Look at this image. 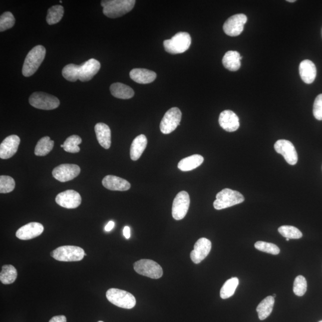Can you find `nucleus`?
Wrapping results in <instances>:
<instances>
[{
  "label": "nucleus",
  "mask_w": 322,
  "mask_h": 322,
  "mask_svg": "<svg viewBox=\"0 0 322 322\" xmlns=\"http://www.w3.org/2000/svg\"><path fill=\"white\" fill-rule=\"evenodd\" d=\"M101 69V64L95 59L84 62L81 65L69 64L64 68L62 75L66 80L76 82L78 80L87 82L92 79Z\"/></svg>",
  "instance_id": "nucleus-1"
},
{
  "label": "nucleus",
  "mask_w": 322,
  "mask_h": 322,
  "mask_svg": "<svg viewBox=\"0 0 322 322\" xmlns=\"http://www.w3.org/2000/svg\"><path fill=\"white\" fill-rule=\"evenodd\" d=\"M135 4V0H106L101 2L103 14L112 19L120 18L129 13Z\"/></svg>",
  "instance_id": "nucleus-2"
},
{
  "label": "nucleus",
  "mask_w": 322,
  "mask_h": 322,
  "mask_svg": "<svg viewBox=\"0 0 322 322\" xmlns=\"http://www.w3.org/2000/svg\"><path fill=\"white\" fill-rule=\"evenodd\" d=\"M46 50L45 47L39 45L28 53L25 60L23 68V74L25 77L32 76L36 73L41 64L45 60Z\"/></svg>",
  "instance_id": "nucleus-3"
},
{
  "label": "nucleus",
  "mask_w": 322,
  "mask_h": 322,
  "mask_svg": "<svg viewBox=\"0 0 322 322\" xmlns=\"http://www.w3.org/2000/svg\"><path fill=\"white\" fill-rule=\"evenodd\" d=\"M191 42L189 34L180 32L172 37V39L165 40L164 46L165 51L170 54H180L189 49Z\"/></svg>",
  "instance_id": "nucleus-4"
},
{
  "label": "nucleus",
  "mask_w": 322,
  "mask_h": 322,
  "mask_svg": "<svg viewBox=\"0 0 322 322\" xmlns=\"http://www.w3.org/2000/svg\"><path fill=\"white\" fill-rule=\"evenodd\" d=\"M245 201L244 197L239 192L230 189H224L218 192L216 200L214 202V207L221 210L234 205L241 204Z\"/></svg>",
  "instance_id": "nucleus-5"
},
{
  "label": "nucleus",
  "mask_w": 322,
  "mask_h": 322,
  "mask_svg": "<svg viewBox=\"0 0 322 322\" xmlns=\"http://www.w3.org/2000/svg\"><path fill=\"white\" fill-rule=\"evenodd\" d=\"M106 298L112 304L123 308H133L136 304L135 297L124 290L109 289L106 292Z\"/></svg>",
  "instance_id": "nucleus-6"
},
{
  "label": "nucleus",
  "mask_w": 322,
  "mask_h": 322,
  "mask_svg": "<svg viewBox=\"0 0 322 322\" xmlns=\"http://www.w3.org/2000/svg\"><path fill=\"white\" fill-rule=\"evenodd\" d=\"M85 254L83 248L76 246H60L51 252V255L53 258L64 262L82 260Z\"/></svg>",
  "instance_id": "nucleus-7"
},
{
  "label": "nucleus",
  "mask_w": 322,
  "mask_h": 322,
  "mask_svg": "<svg viewBox=\"0 0 322 322\" xmlns=\"http://www.w3.org/2000/svg\"><path fill=\"white\" fill-rule=\"evenodd\" d=\"M133 266L137 273L151 279H158L163 275L161 265L151 259H140L134 262Z\"/></svg>",
  "instance_id": "nucleus-8"
},
{
  "label": "nucleus",
  "mask_w": 322,
  "mask_h": 322,
  "mask_svg": "<svg viewBox=\"0 0 322 322\" xmlns=\"http://www.w3.org/2000/svg\"><path fill=\"white\" fill-rule=\"evenodd\" d=\"M30 105L42 110H53L60 105V101L55 96L43 92H35L30 96Z\"/></svg>",
  "instance_id": "nucleus-9"
},
{
  "label": "nucleus",
  "mask_w": 322,
  "mask_h": 322,
  "mask_svg": "<svg viewBox=\"0 0 322 322\" xmlns=\"http://www.w3.org/2000/svg\"><path fill=\"white\" fill-rule=\"evenodd\" d=\"M182 114L176 107L172 108L165 113L161 121L160 130L165 134H170L179 126Z\"/></svg>",
  "instance_id": "nucleus-10"
},
{
  "label": "nucleus",
  "mask_w": 322,
  "mask_h": 322,
  "mask_svg": "<svg viewBox=\"0 0 322 322\" xmlns=\"http://www.w3.org/2000/svg\"><path fill=\"white\" fill-rule=\"evenodd\" d=\"M190 196L186 191H181L174 198L172 206V215L174 219L181 220L185 217L190 206Z\"/></svg>",
  "instance_id": "nucleus-11"
},
{
  "label": "nucleus",
  "mask_w": 322,
  "mask_h": 322,
  "mask_svg": "<svg viewBox=\"0 0 322 322\" xmlns=\"http://www.w3.org/2000/svg\"><path fill=\"white\" fill-rule=\"evenodd\" d=\"M247 22L246 16L244 14H237L230 17L225 22L223 30L225 34L230 37L240 35L244 29Z\"/></svg>",
  "instance_id": "nucleus-12"
},
{
  "label": "nucleus",
  "mask_w": 322,
  "mask_h": 322,
  "mask_svg": "<svg viewBox=\"0 0 322 322\" xmlns=\"http://www.w3.org/2000/svg\"><path fill=\"white\" fill-rule=\"evenodd\" d=\"M81 169L76 164H61L54 168L52 171L53 176L61 182H67L78 176Z\"/></svg>",
  "instance_id": "nucleus-13"
},
{
  "label": "nucleus",
  "mask_w": 322,
  "mask_h": 322,
  "mask_svg": "<svg viewBox=\"0 0 322 322\" xmlns=\"http://www.w3.org/2000/svg\"><path fill=\"white\" fill-rule=\"evenodd\" d=\"M274 149L282 155L289 165H294L298 162V154L293 144L286 140H279L274 144Z\"/></svg>",
  "instance_id": "nucleus-14"
},
{
  "label": "nucleus",
  "mask_w": 322,
  "mask_h": 322,
  "mask_svg": "<svg viewBox=\"0 0 322 322\" xmlns=\"http://www.w3.org/2000/svg\"><path fill=\"white\" fill-rule=\"evenodd\" d=\"M81 196L79 193L74 190H68L59 193L56 198V202L59 205L65 208H77L81 204Z\"/></svg>",
  "instance_id": "nucleus-15"
},
{
  "label": "nucleus",
  "mask_w": 322,
  "mask_h": 322,
  "mask_svg": "<svg viewBox=\"0 0 322 322\" xmlns=\"http://www.w3.org/2000/svg\"><path fill=\"white\" fill-rule=\"evenodd\" d=\"M210 240L202 237L194 245V249L190 253V258L195 264H199L207 257L211 249Z\"/></svg>",
  "instance_id": "nucleus-16"
},
{
  "label": "nucleus",
  "mask_w": 322,
  "mask_h": 322,
  "mask_svg": "<svg viewBox=\"0 0 322 322\" xmlns=\"http://www.w3.org/2000/svg\"><path fill=\"white\" fill-rule=\"evenodd\" d=\"M21 139L17 135H11L3 140L0 145V158L8 159L12 157L17 152Z\"/></svg>",
  "instance_id": "nucleus-17"
},
{
  "label": "nucleus",
  "mask_w": 322,
  "mask_h": 322,
  "mask_svg": "<svg viewBox=\"0 0 322 322\" xmlns=\"http://www.w3.org/2000/svg\"><path fill=\"white\" fill-rule=\"evenodd\" d=\"M43 231L44 227L42 224L32 222L19 229L16 233V236L21 240H30L39 236Z\"/></svg>",
  "instance_id": "nucleus-18"
},
{
  "label": "nucleus",
  "mask_w": 322,
  "mask_h": 322,
  "mask_svg": "<svg viewBox=\"0 0 322 322\" xmlns=\"http://www.w3.org/2000/svg\"><path fill=\"white\" fill-rule=\"evenodd\" d=\"M218 122L222 129L227 132H234L239 129V119L232 111L226 110L221 112Z\"/></svg>",
  "instance_id": "nucleus-19"
},
{
  "label": "nucleus",
  "mask_w": 322,
  "mask_h": 322,
  "mask_svg": "<svg viewBox=\"0 0 322 322\" xmlns=\"http://www.w3.org/2000/svg\"><path fill=\"white\" fill-rule=\"evenodd\" d=\"M102 184L105 188L114 191H126L131 187L129 181L112 175L105 177L102 180Z\"/></svg>",
  "instance_id": "nucleus-20"
},
{
  "label": "nucleus",
  "mask_w": 322,
  "mask_h": 322,
  "mask_svg": "<svg viewBox=\"0 0 322 322\" xmlns=\"http://www.w3.org/2000/svg\"><path fill=\"white\" fill-rule=\"evenodd\" d=\"M299 72L302 80L306 84L313 83L316 77V68L313 62L309 60H304L300 63Z\"/></svg>",
  "instance_id": "nucleus-21"
},
{
  "label": "nucleus",
  "mask_w": 322,
  "mask_h": 322,
  "mask_svg": "<svg viewBox=\"0 0 322 322\" xmlns=\"http://www.w3.org/2000/svg\"><path fill=\"white\" fill-rule=\"evenodd\" d=\"M130 76L136 83L146 84L154 82L156 78V74L155 72L146 69L135 68L131 71Z\"/></svg>",
  "instance_id": "nucleus-22"
},
{
  "label": "nucleus",
  "mask_w": 322,
  "mask_h": 322,
  "mask_svg": "<svg viewBox=\"0 0 322 322\" xmlns=\"http://www.w3.org/2000/svg\"><path fill=\"white\" fill-rule=\"evenodd\" d=\"M97 139L103 148L108 149L111 145V131L106 124L100 123L95 127Z\"/></svg>",
  "instance_id": "nucleus-23"
},
{
  "label": "nucleus",
  "mask_w": 322,
  "mask_h": 322,
  "mask_svg": "<svg viewBox=\"0 0 322 322\" xmlns=\"http://www.w3.org/2000/svg\"><path fill=\"white\" fill-rule=\"evenodd\" d=\"M147 144L148 140L144 134H140L134 139L130 148V157L133 161L138 160L145 151Z\"/></svg>",
  "instance_id": "nucleus-24"
},
{
  "label": "nucleus",
  "mask_w": 322,
  "mask_h": 322,
  "mask_svg": "<svg viewBox=\"0 0 322 322\" xmlns=\"http://www.w3.org/2000/svg\"><path fill=\"white\" fill-rule=\"evenodd\" d=\"M242 58L240 56L239 53L236 51L227 52L224 56L223 65L227 70L230 71H236L239 70L241 63L240 61Z\"/></svg>",
  "instance_id": "nucleus-25"
},
{
  "label": "nucleus",
  "mask_w": 322,
  "mask_h": 322,
  "mask_svg": "<svg viewBox=\"0 0 322 322\" xmlns=\"http://www.w3.org/2000/svg\"><path fill=\"white\" fill-rule=\"evenodd\" d=\"M204 161V158L200 155H193L181 159L178 164V168L182 171H189L200 166Z\"/></svg>",
  "instance_id": "nucleus-26"
},
{
  "label": "nucleus",
  "mask_w": 322,
  "mask_h": 322,
  "mask_svg": "<svg viewBox=\"0 0 322 322\" xmlns=\"http://www.w3.org/2000/svg\"><path fill=\"white\" fill-rule=\"evenodd\" d=\"M112 95L121 99H129L134 96V92L129 86L123 83L112 84L110 87Z\"/></svg>",
  "instance_id": "nucleus-27"
},
{
  "label": "nucleus",
  "mask_w": 322,
  "mask_h": 322,
  "mask_svg": "<svg viewBox=\"0 0 322 322\" xmlns=\"http://www.w3.org/2000/svg\"><path fill=\"white\" fill-rule=\"evenodd\" d=\"M275 299L273 296H268L262 300L257 307L259 320H264L271 314L273 311Z\"/></svg>",
  "instance_id": "nucleus-28"
},
{
  "label": "nucleus",
  "mask_w": 322,
  "mask_h": 322,
  "mask_svg": "<svg viewBox=\"0 0 322 322\" xmlns=\"http://www.w3.org/2000/svg\"><path fill=\"white\" fill-rule=\"evenodd\" d=\"M55 142L48 136L43 137L37 143L35 148V155L44 156L49 154L54 147Z\"/></svg>",
  "instance_id": "nucleus-29"
},
{
  "label": "nucleus",
  "mask_w": 322,
  "mask_h": 322,
  "mask_svg": "<svg viewBox=\"0 0 322 322\" xmlns=\"http://www.w3.org/2000/svg\"><path fill=\"white\" fill-rule=\"evenodd\" d=\"M18 272L12 265H5L0 273V280L5 284H12L17 279Z\"/></svg>",
  "instance_id": "nucleus-30"
},
{
  "label": "nucleus",
  "mask_w": 322,
  "mask_h": 322,
  "mask_svg": "<svg viewBox=\"0 0 322 322\" xmlns=\"http://www.w3.org/2000/svg\"><path fill=\"white\" fill-rule=\"evenodd\" d=\"M238 284L239 279L237 277H232L227 280L221 287L220 290L221 298L225 299L233 296Z\"/></svg>",
  "instance_id": "nucleus-31"
},
{
  "label": "nucleus",
  "mask_w": 322,
  "mask_h": 322,
  "mask_svg": "<svg viewBox=\"0 0 322 322\" xmlns=\"http://www.w3.org/2000/svg\"><path fill=\"white\" fill-rule=\"evenodd\" d=\"M64 15V9L60 5L52 6L48 12L46 20L48 24L54 25L60 22Z\"/></svg>",
  "instance_id": "nucleus-32"
},
{
  "label": "nucleus",
  "mask_w": 322,
  "mask_h": 322,
  "mask_svg": "<svg viewBox=\"0 0 322 322\" xmlns=\"http://www.w3.org/2000/svg\"><path fill=\"white\" fill-rule=\"evenodd\" d=\"M82 142L80 136L77 135L71 136L65 140L64 143L65 151L70 153H78L80 151V144Z\"/></svg>",
  "instance_id": "nucleus-33"
},
{
  "label": "nucleus",
  "mask_w": 322,
  "mask_h": 322,
  "mask_svg": "<svg viewBox=\"0 0 322 322\" xmlns=\"http://www.w3.org/2000/svg\"><path fill=\"white\" fill-rule=\"evenodd\" d=\"M278 232L281 235L289 239H298L302 236L301 231L292 226H281L278 229Z\"/></svg>",
  "instance_id": "nucleus-34"
},
{
  "label": "nucleus",
  "mask_w": 322,
  "mask_h": 322,
  "mask_svg": "<svg viewBox=\"0 0 322 322\" xmlns=\"http://www.w3.org/2000/svg\"><path fill=\"white\" fill-rule=\"evenodd\" d=\"M307 280L304 276L299 275L295 278L293 282V291L295 294L298 296L304 295L307 291Z\"/></svg>",
  "instance_id": "nucleus-35"
},
{
  "label": "nucleus",
  "mask_w": 322,
  "mask_h": 322,
  "mask_svg": "<svg viewBox=\"0 0 322 322\" xmlns=\"http://www.w3.org/2000/svg\"><path fill=\"white\" fill-rule=\"evenodd\" d=\"M255 248L259 251L267 252L272 255H277L280 253V249L273 243L258 241L255 243Z\"/></svg>",
  "instance_id": "nucleus-36"
},
{
  "label": "nucleus",
  "mask_w": 322,
  "mask_h": 322,
  "mask_svg": "<svg viewBox=\"0 0 322 322\" xmlns=\"http://www.w3.org/2000/svg\"><path fill=\"white\" fill-rule=\"evenodd\" d=\"M15 18L10 12H6L0 18V31L3 32L14 26Z\"/></svg>",
  "instance_id": "nucleus-37"
},
{
  "label": "nucleus",
  "mask_w": 322,
  "mask_h": 322,
  "mask_svg": "<svg viewBox=\"0 0 322 322\" xmlns=\"http://www.w3.org/2000/svg\"><path fill=\"white\" fill-rule=\"evenodd\" d=\"M15 181L13 178L8 176L0 177V193H8L15 189Z\"/></svg>",
  "instance_id": "nucleus-38"
},
{
  "label": "nucleus",
  "mask_w": 322,
  "mask_h": 322,
  "mask_svg": "<svg viewBox=\"0 0 322 322\" xmlns=\"http://www.w3.org/2000/svg\"><path fill=\"white\" fill-rule=\"evenodd\" d=\"M313 115L317 120H322V94L317 96L313 105Z\"/></svg>",
  "instance_id": "nucleus-39"
},
{
  "label": "nucleus",
  "mask_w": 322,
  "mask_h": 322,
  "mask_svg": "<svg viewBox=\"0 0 322 322\" xmlns=\"http://www.w3.org/2000/svg\"><path fill=\"white\" fill-rule=\"evenodd\" d=\"M67 317L65 315H56L54 316L50 320L49 322H67Z\"/></svg>",
  "instance_id": "nucleus-40"
},
{
  "label": "nucleus",
  "mask_w": 322,
  "mask_h": 322,
  "mask_svg": "<svg viewBox=\"0 0 322 322\" xmlns=\"http://www.w3.org/2000/svg\"><path fill=\"white\" fill-rule=\"evenodd\" d=\"M123 234L126 239H129L131 236L130 228L129 226H126L124 228Z\"/></svg>",
  "instance_id": "nucleus-41"
},
{
  "label": "nucleus",
  "mask_w": 322,
  "mask_h": 322,
  "mask_svg": "<svg viewBox=\"0 0 322 322\" xmlns=\"http://www.w3.org/2000/svg\"><path fill=\"white\" fill-rule=\"evenodd\" d=\"M114 222L113 221H110L105 226V230L106 232H110V231L114 229Z\"/></svg>",
  "instance_id": "nucleus-42"
},
{
  "label": "nucleus",
  "mask_w": 322,
  "mask_h": 322,
  "mask_svg": "<svg viewBox=\"0 0 322 322\" xmlns=\"http://www.w3.org/2000/svg\"><path fill=\"white\" fill-rule=\"evenodd\" d=\"M287 2H290V3H293V2H295L296 1H295V0H292H292H291V1H290V0H289V1H287Z\"/></svg>",
  "instance_id": "nucleus-43"
},
{
  "label": "nucleus",
  "mask_w": 322,
  "mask_h": 322,
  "mask_svg": "<svg viewBox=\"0 0 322 322\" xmlns=\"http://www.w3.org/2000/svg\"><path fill=\"white\" fill-rule=\"evenodd\" d=\"M286 241H289V239H288V238H286Z\"/></svg>",
  "instance_id": "nucleus-44"
},
{
  "label": "nucleus",
  "mask_w": 322,
  "mask_h": 322,
  "mask_svg": "<svg viewBox=\"0 0 322 322\" xmlns=\"http://www.w3.org/2000/svg\"><path fill=\"white\" fill-rule=\"evenodd\" d=\"M61 148H64V145H62L61 146Z\"/></svg>",
  "instance_id": "nucleus-45"
},
{
  "label": "nucleus",
  "mask_w": 322,
  "mask_h": 322,
  "mask_svg": "<svg viewBox=\"0 0 322 322\" xmlns=\"http://www.w3.org/2000/svg\"><path fill=\"white\" fill-rule=\"evenodd\" d=\"M276 294H274V295H273V296L274 297V298H275V297H276Z\"/></svg>",
  "instance_id": "nucleus-46"
},
{
  "label": "nucleus",
  "mask_w": 322,
  "mask_h": 322,
  "mask_svg": "<svg viewBox=\"0 0 322 322\" xmlns=\"http://www.w3.org/2000/svg\"><path fill=\"white\" fill-rule=\"evenodd\" d=\"M98 322H104V321H99Z\"/></svg>",
  "instance_id": "nucleus-47"
},
{
  "label": "nucleus",
  "mask_w": 322,
  "mask_h": 322,
  "mask_svg": "<svg viewBox=\"0 0 322 322\" xmlns=\"http://www.w3.org/2000/svg\"><path fill=\"white\" fill-rule=\"evenodd\" d=\"M319 322H322V320L320 321Z\"/></svg>",
  "instance_id": "nucleus-48"
}]
</instances>
